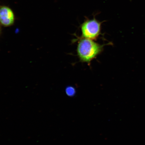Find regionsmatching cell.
Returning <instances> with one entry per match:
<instances>
[{"label": "cell", "mask_w": 145, "mask_h": 145, "mask_svg": "<svg viewBox=\"0 0 145 145\" xmlns=\"http://www.w3.org/2000/svg\"><path fill=\"white\" fill-rule=\"evenodd\" d=\"M104 45L95 42L93 40L82 38L78 43V57L81 62L89 63L102 52Z\"/></svg>", "instance_id": "obj_1"}, {"label": "cell", "mask_w": 145, "mask_h": 145, "mask_svg": "<svg viewBox=\"0 0 145 145\" xmlns=\"http://www.w3.org/2000/svg\"><path fill=\"white\" fill-rule=\"evenodd\" d=\"M94 14L92 19L86 17V19L80 25L82 38L96 40L101 33V25L104 21H99Z\"/></svg>", "instance_id": "obj_2"}, {"label": "cell", "mask_w": 145, "mask_h": 145, "mask_svg": "<svg viewBox=\"0 0 145 145\" xmlns=\"http://www.w3.org/2000/svg\"><path fill=\"white\" fill-rule=\"evenodd\" d=\"M14 12L9 7L0 6V24L1 26L8 27L13 25L15 22Z\"/></svg>", "instance_id": "obj_3"}, {"label": "cell", "mask_w": 145, "mask_h": 145, "mask_svg": "<svg viewBox=\"0 0 145 145\" xmlns=\"http://www.w3.org/2000/svg\"><path fill=\"white\" fill-rule=\"evenodd\" d=\"M66 92L67 95L71 97L75 95L76 90L73 87L68 86L66 88Z\"/></svg>", "instance_id": "obj_4"}, {"label": "cell", "mask_w": 145, "mask_h": 145, "mask_svg": "<svg viewBox=\"0 0 145 145\" xmlns=\"http://www.w3.org/2000/svg\"><path fill=\"white\" fill-rule=\"evenodd\" d=\"M2 32L1 25L0 24V35H1Z\"/></svg>", "instance_id": "obj_5"}]
</instances>
